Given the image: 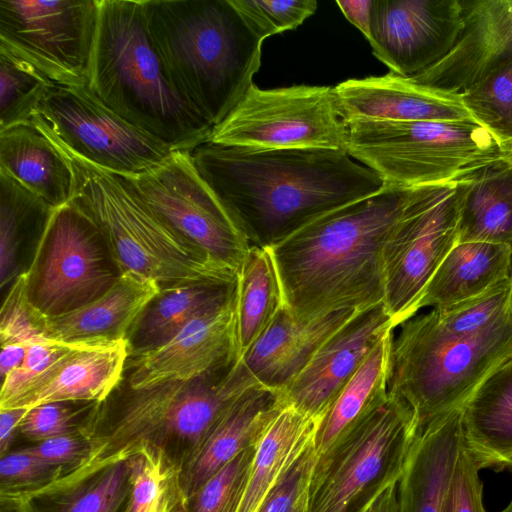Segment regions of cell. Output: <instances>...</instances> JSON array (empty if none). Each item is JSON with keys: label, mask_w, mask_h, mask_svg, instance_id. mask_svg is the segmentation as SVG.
Returning a JSON list of instances; mask_svg holds the SVG:
<instances>
[{"label": "cell", "mask_w": 512, "mask_h": 512, "mask_svg": "<svg viewBox=\"0 0 512 512\" xmlns=\"http://www.w3.org/2000/svg\"><path fill=\"white\" fill-rule=\"evenodd\" d=\"M395 329L381 303L357 313L314 354L281 392L284 401L320 420L379 339Z\"/></svg>", "instance_id": "d6986e66"}, {"label": "cell", "mask_w": 512, "mask_h": 512, "mask_svg": "<svg viewBox=\"0 0 512 512\" xmlns=\"http://www.w3.org/2000/svg\"><path fill=\"white\" fill-rule=\"evenodd\" d=\"M25 272L29 301L46 317L94 301L120 275L101 231L71 201L50 217Z\"/></svg>", "instance_id": "7c38bea8"}, {"label": "cell", "mask_w": 512, "mask_h": 512, "mask_svg": "<svg viewBox=\"0 0 512 512\" xmlns=\"http://www.w3.org/2000/svg\"><path fill=\"white\" fill-rule=\"evenodd\" d=\"M283 403L280 391L263 386H255L244 393L220 419L195 459L180 474L184 497L189 499L239 453L256 446Z\"/></svg>", "instance_id": "d4e9b609"}, {"label": "cell", "mask_w": 512, "mask_h": 512, "mask_svg": "<svg viewBox=\"0 0 512 512\" xmlns=\"http://www.w3.org/2000/svg\"><path fill=\"white\" fill-rule=\"evenodd\" d=\"M282 288L267 247L251 245L237 273L235 328L238 359L284 306Z\"/></svg>", "instance_id": "836d02e7"}, {"label": "cell", "mask_w": 512, "mask_h": 512, "mask_svg": "<svg viewBox=\"0 0 512 512\" xmlns=\"http://www.w3.org/2000/svg\"><path fill=\"white\" fill-rule=\"evenodd\" d=\"M396 484H391L383 489L362 512H398Z\"/></svg>", "instance_id": "f5cc1de1"}, {"label": "cell", "mask_w": 512, "mask_h": 512, "mask_svg": "<svg viewBox=\"0 0 512 512\" xmlns=\"http://www.w3.org/2000/svg\"><path fill=\"white\" fill-rule=\"evenodd\" d=\"M256 446L239 453L187 499L190 512H237L248 483Z\"/></svg>", "instance_id": "ab89813d"}, {"label": "cell", "mask_w": 512, "mask_h": 512, "mask_svg": "<svg viewBox=\"0 0 512 512\" xmlns=\"http://www.w3.org/2000/svg\"><path fill=\"white\" fill-rule=\"evenodd\" d=\"M255 386L238 360L191 381L113 392L81 429L91 442L90 456L61 477H78L144 450L162 454L181 474L229 408Z\"/></svg>", "instance_id": "3957f363"}, {"label": "cell", "mask_w": 512, "mask_h": 512, "mask_svg": "<svg viewBox=\"0 0 512 512\" xmlns=\"http://www.w3.org/2000/svg\"><path fill=\"white\" fill-rule=\"evenodd\" d=\"M173 512H190L188 500L183 499Z\"/></svg>", "instance_id": "11a10c76"}, {"label": "cell", "mask_w": 512, "mask_h": 512, "mask_svg": "<svg viewBox=\"0 0 512 512\" xmlns=\"http://www.w3.org/2000/svg\"><path fill=\"white\" fill-rule=\"evenodd\" d=\"M74 346L50 338L29 344L23 364L2 380L0 403L14 396L25 383Z\"/></svg>", "instance_id": "7dc6e473"}, {"label": "cell", "mask_w": 512, "mask_h": 512, "mask_svg": "<svg viewBox=\"0 0 512 512\" xmlns=\"http://www.w3.org/2000/svg\"><path fill=\"white\" fill-rule=\"evenodd\" d=\"M461 409L465 445L481 468L507 470L512 462V358L494 368Z\"/></svg>", "instance_id": "4316f807"}, {"label": "cell", "mask_w": 512, "mask_h": 512, "mask_svg": "<svg viewBox=\"0 0 512 512\" xmlns=\"http://www.w3.org/2000/svg\"><path fill=\"white\" fill-rule=\"evenodd\" d=\"M318 423L284 401L256 446L237 512H259L271 489L314 445Z\"/></svg>", "instance_id": "4dcf8cb0"}, {"label": "cell", "mask_w": 512, "mask_h": 512, "mask_svg": "<svg viewBox=\"0 0 512 512\" xmlns=\"http://www.w3.org/2000/svg\"><path fill=\"white\" fill-rule=\"evenodd\" d=\"M509 290L507 279L476 297L447 307L432 308V312L438 324L450 333H478L508 316Z\"/></svg>", "instance_id": "f35d334b"}, {"label": "cell", "mask_w": 512, "mask_h": 512, "mask_svg": "<svg viewBox=\"0 0 512 512\" xmlns=\"http://www.w3.org/2000/svg\"><path fill=\"white\" fill-rule=\"evenodd\" d=\"M398 327L391 342L388 392L412 408L418 431L461 408L494 368L512 358L509 316L473 334L444 330L432 310Z\"/></svg>", "instance_id": "52a82bcc"}, {"label": "cell", "mask_w": 512, "mask_h": 512, "mask_svg": "<svg viewBox=\"0 0 512 512\" xmlns=\"http://www.w3.org/2000/svg\"><path fill=\"white\" fill-rule=\"evenodd\" d=\"M337 108L347 124L359 121H457L472 119L461 94L418 83L393 72L347 79L334 87Z\"/></svg>", "instance_id": "ffe728a7"}, {"label": "cell", "mask_w": 512, "mask_h": 512, "mask_svg": "<svg viewBox=\"0 0 512 512\" xmlns=\"http://www.w3.org/2000/svg\"><path fill=\"white\" fill-rule=\"evenodd\" d=\"M0 171L55 208L73 198L74 176L68 161L32 122L0 131Z\"/></svg>", "instance_id": "83f0119b"}, {"label": "cell", "mask_w": 512, "mask_h": 512, "mask_svg": "<svg viewBox=\"0 0 512 512\" xmlns=\"http://www.w3.org/2000/svg\"><path fill=\"white\" fill-rule=\"evenodd\" d=\"M30 122L82 159L119 175L145 172L173 152L113 112L87 85L52 84Z\"/></svg>", "instance_id": "4fadbf2b"}, {"label": "cell", "mask_w": 512, "mask_h": 512, "mask_svg": "<svg viewBox=\"0 0 512 512\" xmlns=\"http://www.w3.org/2000/svg\"><path fill=\"white\" fill-rule=\"evenodd\" d=\"M46 337V316L29 301L27 274L20 273L11 286L0 312L1 346L41 341Z\"/></svg>", "instance_id": "b9f144b4"}, {"label": "cell", "mask_w": 512, "mask_h": 512, "mask_svg": "<svg viewBox=\"0 0 512 512\" xmlns=\"http://www.w3.org/2000/svg\"><path fill=\"white\" fill-rule=\"evenodd\" d=\"M462 0H373L374 56L391 72L411 77L453 46L462 26Z\"/></svg>", "instance_id": "2e32d148"}, {"label": "cell", "mask_w": 512, "mask_h": 512, "mask_svg": "<svg viewBox=\"0 0 512 512\" xmlns=\"http://www.w3.org/2000/svg\"><path fill=\"white\" fill-rule=\"evenodd\" d=\"M411 189L385 184L267 246L284 304L297 318L383 303L382 250Z\"/></svg>", "instance_id": "7a4b0ae2"}, {"label": "cell", "mask_w": 512, "mask_h": 512, "mask_svg": "<svg viewBox=\"0 0 512 512\" xmlns=\"http://www.w3.org/2000/svg\"><path fill=\"white\" fill-rule=\"evenodd\" d=\"M63 470L26 448L11 451L0 460V494L25 493L43 488L60 478Z\"/></svg>", "instance_id": "ee69618b"}, {"label": "cell", "mask_w": 512, "mask_h": 512, "mask_svg": "<svg viewBox=\"0 0 512 512\" xmlns=\"http://www.w3.org/2000/svg\"><path fill=\"white\" fill-rule=\"evenodd\" d=\"M29 409L8 408L0 409V455L4 456L9 452L16 431Z\"/></svg>", "instance_id": "f907efd6"}, {"label": "cell", "mask_w": 512, "mask_h": 512, "mask_svg": "<svg viewBox=\"0 0 512 512\" xmlns=\"http://www.w3.org/2000/svg\"><path fill=\"white\" fill-rule=\"evenodd\" d=\"M357 313L340 310L300 319L284 305L239 361L257 385L282 391L318 349Z\"/></svg>", "instance_id": "7402d4cb"}, {"label": "cell", "mask_w": 512, "mask_h": 512, "mask_svg": "<svg viewBox=\"0 0 512 512\" xmlns=\"http://www.w3.org/2000/svg\"><path fill=\"white\" fill-rule=\"evenodd\" d=\"M129 357L127 386L131 389L191 381L238 361L235 291L225 303L191 320L167 342Z\"/></svg>", "instance_id": "e0dca14e"}, {"label": "cell", "mask_w": 512, "mask_h": 512, "mask_svg": "<svg viewBox=\"0 0 512 512\" xmlns=\"http://www.w3.org/2000/svg\"><path fill=\"white\" fill-rule=\"evenodd\" d=\"M191 157L251 245L261 247L385 185L373 170L340 150L206 142L192 150Z\"/></svg>", "instance_id": "6da1fadb"}, {"label": "cell", "mask_w": 512, "mask_h": 512, "mask_svg": "<svg viewBox=\"0 0 512 512\" xmlns=\"http://www.w3.org/2000/svg\"><path fill=\"white\" fill-rule=\"evenodd\" d=\"M481 469L465 445L458 461L445 512H486Z\"/></svg>", "instance_id": "bcb514c9"}, {"label": "cell", "mask_w": 512, "mask_h": 512, "mask_svg": "<svg viewBox=\"0 0 512 512\" xmlns=\"http://www.w3.org/2000/svg\"><path fill=\"white\" fill-rule=\"evenodd\" d=\"M208 142L256 149L348 151L334 87L292 85L261 89L254 83L216 125Z\"/></svg>", "instance_id": "30bf717a"}, {"label": "cell", "mask_w": 512, "mask_h": 512, "mask_svg": "<svg viewBox=\"0 0 512 512\" xmlns=\"http://www.w3.org/2000/svg\"><path fill=\"white\" fill-rule=\"evenodd\" d=\"M39 459L62 468L63 474L81 466L91 454V442L82 430L40 442L26 447Z\"/></svg>", "instance_id": "c3c4849f"}, {"label": "cell", "mask_w": 512, "mask_h": 512, "mask_svg": "<svg viewBox=\"0 0 512 512\" xmlns=\"http://www.w3.org/2000/svg\"><path fill=\"white\" fill-rule=\"evenodd\" d=\"M507 470L512 471V462L508 465ZM500 512H512V498L507 506L502 509Z\"/></svg>", "instance_id": "9f6ffc18"}, {"label": "cell", "mask_w": 512, "mask_h": 512, "mask_svg": "<svg viewBox=\"0 0 512 512\" xmlns=\"http://www.w3.org/2000/svg\"><path fill=\"white\" fill-rule=\"evenodd\" d=\"M512 248L489 242L457 243L444 258L418 304L443 308L480 295L509 279Z\"/></svg>", "instance_id": "f546056e"}, {"label": "cell", "mask_w": 512, "mask_h": 512, "mask_svg": "<svg viewBox=\"0 0 512 512\" xmlns=\"http://www.w3.org/2000/svg\"><path fill=\"white\" fill-rule=\"evenodd\" d=\"M167 74L213 128L253 84L262 43L229 0H142Z\"/></svg>", "instance_id": "277c9868"}, {"label": "cell", "mask_w": 512, "mask_h": 512, "mask_svg": "<svg viewBox=\"0 0 512 512\" xmlns=\"http://www.w3.org/2000/svg\"><path fill=\"white\" fill-rule=\"evenodd\" d=\"M131 491L128 459L78 477L59 478L34 491L0 497L9 512H126Z\"/></svg>", "instance_id": "484cf974"}, {"label": "cell", "mask_w": 512, "mask_h": 512, "mask_svg": "<svg viewBox=\"0 0 512 512\" xmlns=\"http://www.w3.org/2000/svg\"><path fill=\"white\" fill-rule=\"evenodd\" d=\"M418 432L412 408L388 392L386 399L316 455L308 512H362L397 483Z\"/></svg>", "instance_id": "9c48e42d"}, {"label": "cell", "mask_w": 512, "mask_h": 512, "mask_svg": "<svg viewBox=\"0 0 512 512\" xmlns=\"http://www.w3.org/2000/svg\"><path fill=\"white\" fill-rule=\"evenodd\" d=\"M87 86L128 123L191 152L213 127L172 84L151 39L142 0H100Z\"/></svg>", "instance_id": "5b68a950"}, {"label": "cell", "mask_w": 512, "mask_h": 512, "mask_svg": "<svg viewBox=\"0 0 512 512\" xmlns=\"http://www.w3.org/2000/svg\"><path fill=\"white\" fill-rule=\"evenodd\" d=\"M160 291L154 279L134 271L123 272L94 301L46 317V337L71 345L128 341L141 314Z\"/></svg>", "instance_id": "cb8c5ba5"}, {"label": "cell", "mask_w": 512, "mask_h": 512, "mask_svg": "<svg viewBox=\"0 0 512 512\" xmlns=\"http://www.w3.org/2000/svg\"><path fill=\"white\" fill-rule=\"evenodd\" d=\"M129 461L132 491L126 512H173L185 499L180 471L162 454L144 450Z\"/></svg>", "instance_id": "d590c367"}, {"label": "cell", "mask_w": 512, "mask_h": 512, "mask_svg": "<svg viewBox=\"0 0 512 512\" xmlns=\"http://www.w3.org/2000/svg\"><path fill=\"white\" fill-rule=\"evenodd\" d=\"M456 182L414 187L382 250L384 307L394 328L418 312L430 279L457 244Z\"/></svg>", "instance_id": "8fae6325"}, {"label": "cell", "mask_w": 512, "mask_h": 512, "mask_svg": "<svg viewBox=\"0 0 512 512\" xmlns=\"http://www.w3.org/2000/svg\"><path fill=\"white\" fill-rule=\"evenodd\" d=\"M315 461L313 445L271 489L259 512H308L309 485Z\"/></svg>", "instance_id": "f6af8a7d"}, {"label": "cell", "mask_w": 512, "mask_h": 512, "mask_svg": "<svg viewBox=\"0 0 512 512\" xmlns=\"http://www.w3.org/2000/svg\"><path fill=\"white\" fill-rule=\"evenodd\" d=\"M462 26L448 53L411 78L461 94L512 59V0H462Z\"/></svg>", "instance_id": "ac0fdd59"}, {"label": "cell", "mask_w": 512, "mask_h": 512, "mask_svg": "<svg viewBox=\"0 0 512 512\" xmlns=\"http://www.w3.org/2000/svg\"><path fill=\"white\" fill-rule=\"evenodd\" d=\"M249 29L262 41L292 30L317 10L315 0H229Z\"/></svg>", "instance_id": "60d3db41"}, {"label": "cell", "mask_w": 512, "mask_h": 512, "mask_svg": "<svg viewBox=\"0 0 512 512\" xmlns=\"http://www.w3.org/2000/svg\"><path fill=\"white\" fill-rule=\"evenodd\" d=\"M235 286L236 281L205 282L161 289L130 333V356L170 340L191 320L225 303L234 294Z\"/></svg>", "instance_id": "1f68e13d"}, {"label": "cell", "mask_w": 512, "mask_h": 512, "mask_svg": "<svg viewBox=\"0 0 512 512\" xmlns=\"http://www.w3.org/2000/svg\"><path fill=\"white\" fill-rule=\"evenodd\" d=\"M0 372L2 380L18 369L24 362L28 345L8 344L1 346Z\"/></svg>", "instance_id": "816d5d0a"}, {"label": "cell", "mask_w": 512, "mask_h": 512, "mask_svg": "<svg viewBox=\"0 0 512 512\" xmlns=\"http://www.w3.org/2000/svg\"><path fill=\"white\" fill-rule=\"evenodd\" d=\"M56 210L19 182L0 171V284L16 275L17 253L29 233L40 236Z\"/></svg>", "instance_id": "e575fe53"}, {"label": "cell", "mask_w": 512, "mask_h": 512, "mask_svg": "<svg viewBox=\"0 0 512 512\" xmlns=\"http://www.w3.org/2000/svg\"><path fill=\"white\" fill-rule=\"evenodd\" d=\"M97 402H52L32 407L19 425L26 438L40 442L80 431Z\"/></svg>", "instance_id": "7bdbcfd3"}, {"label": "cell", "mask_w": 512, "mask_h": 512, "mask_svg": "<svg viewBox=\"0 0 512 512\" xmlns=\"http://www.w3.org/2000/svg\"><path fill=\"white\" fill-rule=\"evenodd\" d=\"M456 189L457 243L489 242L512 248V156L463 177Z\"/></svg>", "instance_id": "f1b7e54d"}, {"label": "cell", "mask_w": 512, "mask_h": 512, "mask_svg": "<svg viewBox=\"0 0 512 512\" xmlns=\"http://www.w3.org/2000/svg\"><path fill=\"white\" fill-rule=\"evenodd\" d=\"M509 281H510V290H509V300H508V316H509L510 321L512 322V267H511Z\"/></svg>", "instance_id": "db71d44e"}, {"label": "cell", "mask_w": 512, "mask_h": 512, "mask_svg": "<svg viewBox=\"0 0 512 512\" xmlns=\"http://www.w3.org/2000/svg\"><path fill=\"white\" fill-rule=\"evenodd\" d=\"M123 176L165 224L221 264L239 271L251 243L198 173L191 152L173 151L161 164Z\"/></svg>", "instance_id": "9a60e30c"}, {"label": "cell", "mask_w": 512, "mask_h": 512, "mask_svg": "<svg viewBox=\"0 0 512 512\" xmlns=\"http://www.w3.org/2000/svg\"><path fill=\"white\" fill-rule=\"evenodd\" d=\"M473 120L512 149V59L461 93Z\"/></svg>", "instance_id": "8d00e7d4"}, {"label": "cell", "mask_w": 512, "mask_h": 512, "mask_svg": "<svg viewBox=\"0 0 512 512\" xmlns=\"http://www.w3.org/2000/svg\"><path fill=\"white\" fill-rule=\"evenodd\" d=\"M464 446L461 408L419 430L396 484L398 512H445Z\"/></svg>", "instance_id": "603a6c76"}, {"label": "cell", "mask_w": 512, "mask_h": 512, "mask_svg": "<svg viewBox=\"0 0 512 512\" xmlns=\"http://www.w3.org/2000/svg\"><path fill=\"white\" fill-rule=\"evenodd\" d=\"M345 18L357 27L369 41L371 37L373 0L337 1Z\"/></svg>", "instance_id": "681fc988"}, {"label": "cell", "mask_w": 512, "mask_h": 512, "mask_svg": "<svg viewBox=\"0 0 512 512\" xmlns=\"http://www.w3.org/2000/svg\"><path fill=\"white\" fill-rule=\"evenodd\" d=\"M52 84L32 65L0 50V131L29 123Z\"/></svg>", "instance_id": "74e56055"}, {"label": "cell", "mask_w": 512, "mask_h": 512, "mask_svg": "<svg viewBox=\"0 0 512 512\" xmlns=\"http://www.w3.org/2000/svg\"><path fill=\"white\" fill-rule=\"evenodd\" d=\"M129 356L128 341L75 345L0 403V409H30L52 402L101 403L119 386Z\"/></svg>", "instance_id": "44dd1931"}, {"label": "cell", "mask_w": 512, "mask_h": 512, "mask_svg": "<svg viewBox=\"0 0 512 512\" xmlns=\"http://www.w3.org/2000/svg\"><path fill=\"white\" fill-rule=\"evenodd\" d=\"M46 136L72 169L71 202L99 228L120 274L137 272L154 279L161 289L237 280L238 272L215 260L158 218L123 175L82 159Z\"/></svg>", "instance_id": "8992f818"}, {"label": "cell", "mask_w": 512, "mask_h": 512, "mask_svg": "<svg viewBox=\"0 0 512 512\" xmlns=\"http://www.w3.org/2000/svg\"><path fill=\"white\" fill-rule=\"evenodd\" d=\"M347 126L348 154L385 184L403 188L454 183L512 156V149L473 119L359 120Z\"/></svg>", "instance_id": "ba28073f"}, {"label": "cell", "mask_w": 512, "mask_h": 512, "mask_svg": "<svg viewBox=\"0 0 512 512\" xmlns=\"http://www.w3.org/2000/svg\"><path fill=\"white\" fill-rule=\"evenodd\" d=\"M393 331H387L379 339L319 420L314 439L316 455L388 396Z\"/></svg>", "instance_id": "d6a6232c"}, {"label": "cell", "mask_w": 512, "mask_h": 512, "mask_svg": "<svg viewBox=\"0 0 512 512\" xmlns=\"http://www.w3.org/2000/svg\"><path fill=\"white\" fill-rule=\"evenodd\" d=\"M100 0H0V50L51 83L87 85Z\"/></svg>", "instance_id": "5bb4252c"}]
</instances>
